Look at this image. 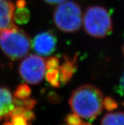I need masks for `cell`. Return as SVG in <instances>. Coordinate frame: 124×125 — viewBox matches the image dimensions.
Here are the masks:
<instances>
[{
	"label": "cell",
	"mask_w": 124,
	"mask_h": 125,
	"mask_svg": "<svg viewBox=\"0 0 124 125\" xmlns=\"http://www.w3.org/2000/svg\"><path fill=\"white\" fill-rule=\"evenodd\" d=\"M103 98L99 89L91 84H84L73 92L69 104L73 113L92 123L102 112Z\"/></svg>",
	"instance_id": "cell-1"
},
{
	"label": "cell",
	"mask_w": 124,
	"mask_h": 125,
	"mask_svg": "<svg viewBox=\"0 0 124 125\" xmlns=\"http://www.w3.org/2000/svg\"><path fill=\"white\" fill-rule=\"evenodd\" d=\"M30 44L28 35L16 25L0 29V47L11 60L25 57L30 50Z\"/></svg>",
	"instance_id": "cell-2"
},
{
	"label": "cell",
	"mask_w": 124,
	"mask_h": 125,
	"mask_svg": "<svg viewBox=\"0 0 124 125\" xmlns=\"http://www.w3.org/2000/svg\"><path fill=\"white\" fill-rule=\"evenodd\" d=\"M83 23L86 32L94 38H105L113 31L111 16L108 11L103 6L88 7L84 15Z\"/></svg>",
	"instance_id": "cell-3"
},
{
	"label": "cell",
	"mask_w": 124,
	"mask_h": 125,
	"mask_svg": "<svg viewBox=\"0 0 124 125\" xmlns=\"http://www.w3.org/2000/svg\"><path fill=\"white\" fill-rule=\"evenodd\" d=\"M53 19L56 26L61 31L76 32L82 26V10L76 2L71 0L63 1L55 9Z\"/></svg>",
	"instance_id": "cell-4"
},
{
	"label": "cell",
	"mask_w": 124,
	"mask_h": 125,
	"mask_svg": "<svg viewBox=\"0 0 124 125\" xmlns=\"http://www.w3.org/2000/svg\"><path fill=\"white\" fill-rule=\"evenodd\" d=\"M46 70V61L36 55H30L24 58L19 66L22 78L31 84H39L42 81Z\"/></svg>",
	"instance_id": "cell-5"
},
{
	"label": "cell",
	"mask_w": 124,
	"mask_h": 125,
	"mask_svg": "<svg viewBox=\"0 0 124 125\" xmlns=\"http://www.w3.org/2000/svg\"><path fill=\"white\" fill-rule=\"evenodd\" d=\"M57 44V39L51 32H42L36 35L32 41L34 50L41 56H48L54 52Z\"/></svg>",
	"instance_id": "cell-6"
},
{
	"label": "cell",
	"mask_w": 124,
	"mask_h": 125,
	"mask_svg": "<svg viewBox=\"0 0 124 125\" xmlns=\"http://www.w3.org/2000/svg\"><path fill=\"white\" fill-rule=\"evenodd\" d=\"M15 5L11 0H0V29L9 28L15 24Z\"/></svg>",
	"instance_id": "cell-7"
},
{
	"label": "cell",
	"mask_w": 124,
	"mask_h": 125,
	"mask_svg": "<svg viewBox=\"0 0 124 125\" xmlns=\"http://www.w3.org/2000/svg\"><path fill=\"white\" fill-rule=\"evenodd\" d=\"M14 107V98L10 91L6 88L0 87V120L5 119Z\"/></svg>",
	"instance_id": "cell-8"
},
{
	"label": "cell",
	"mask_w": 124,
	"mask_h": 125,
	"mask_svg": "<svg viewBox=\"0 0 124 125\" xmlns=\"http://www.w3.org/2000/svg\"><path fill=\"white\" fill-rule=\"evenodd\" d=\"M65 62L59 66L60 81L62 84H65L70 81L77 68L76 57L70 59L65 57Z\"/></svg>",
	"instance_id": "cell-9"
},
{
	"label": "cell",
	"mask_w": 124,
	"mask_h": 125,
	"mask_svg": "<svg viewBox=\"0 0 124 125\" xmlns=\"http://www.w3.org/2000/svg\"><path fill=\"white\" fill-rule=\"evenodd\" d=\"M101 125H124V112L105 114L103 117Z\"/></svg>",
	"instance_id": "cell-10"
},
{
	"label": "cell",
	"mask_w": 124,
	"mask_h": 125,
	"mask_svg": "<svg viewBox=\"0 0 124 125\" xmlns=\"http://www.w3.org/2000/svg\"><path fill=\"white\" fill-rule=\"evenodd\" d=\"M30 18V11L26 7L17 8L14 11V21L19 24H25L29 22Z\"/></svg>",
	"instance_id": "cell-11"
},
{
	"label": "cell",
	"mask_w": 124,
	"mask_h": 125,
	"mask_svg": "<svg viewBox=\"0 0 124 125\" xmlns=\"http://www.w3.org/2000/svg\"><path fill=\"white\" fill-rule=\"evenodd\" d=\"M48 82L53 87L60 86V71L58 69H48L46 70L45 75Z\"/></svg>",
	"instance_id": "cell-12"
},
{
	"label": "cell",
	"mask_w": 124,
	"mask_h": 125,
	"mask_svg": "<svg viewBox=\"0 0 124 125\" xmlns=\"http://www.w3.org/2000/svg\"><path fill=\"white\" fill-rule=\"evenodd\" d=\"M31 95V89L26 84H22L18 86L13 93L15 98L24 100L29 98Z\"/></svg>",
	"instance_id": "cell-13"
},
{
	"label": "cell",
	"mask_w": 124,
	"mask_h": 125,
	"mask_svg": "<svg viewBox=\"0 0 124 125\" xmlns=\"http://www.w3.org/2000/svg\"><path fill=\"white\" fill-rule=\"evenodd\" d=\"M66 125H92V123L84 121L75 113L68 114L65 119Z\"/></svg>",
	"instance_id": "cell-14"
},
{
	"label": "cell",
	"mask_w": 124,
	"mask_h": 125,
	"mask_svg": "<svg viewBox=\"0 0 124 125\" xmlns=\"http://www.w3.org/2000/svg\"><path fill=\"white\" fill-rule=\"evenodd\" d=\"M37 102L32 98H26L24 100H20L18 98H14L15 106H20L27 109L32 110L34 109L35 105H36Z\"/></svg>",
	"instance_id": "cell-15"
},
{
	"label": "cell",
	"mask_w": 124,
	"mask_h": 125,
	"mask_svg": "<svg viewBox=\"0 0 124 125\" xmlns=\"http://www.w3.org/2000/svg\"><path fill=\"white\" fill-rule=\"evenodd\" d=\"M7 120L10 121L13 125H29L27 119L22 115H13L10 116Z\"/></svg>",
	"instance_id": "cell-16"
},
{
	"label": "cell",
	"mask_w": 124,
	"mask_h": 125,
	"mask_svg": "<svg viewBox=\"0 0 124 125\" xmlns=\"http://www.w3.org/2000/svg\"><path fill=\"white\" fill-rule=\"evenodd\" d=\"M118 107L115 100L112 97H107L103 98V107L108 111L115 110Z\"/></svg>",
	"instance_id": "cell-17"
},
{
	"label": "cell",
	"mask_w": 124,
	"mask_h": 125,
	"mask_svg": "<svg viewBox=\"0 0 124 125\" xmlns=\"http://www.w3.org/2000/svg\"><path fill=\"white\" fill-rule=\"evenodd\" d=\"M60 66L59 59L57 57H49L46 62V68L48 69H58Z\"/></svg>",
	"instance_id": "cell-18"
},
{
	"label": "cell",
	"mask_w": 124,
	"mask_h": 125,
	"mask_svg": "<svg viewBox=\"0 0 124 125\" xmlns=\"http://www.w3.org/2000/svg\"><path fill=\"white\" fill-rule=\"evenodd\" d=\"M118 88H119L120 93L124 95V71L122 73L121 77H120V79Z\"/></svg>",
	"instance_id": "cell-19"
},
{
	"label": "cell",
	"mask_w": 124,
	"mask_h": 125,
	"mask_svg": "<svg viewBox=\"0 0 124 125\" xmlns=\"http://www.w3.org/2000/svg\"><path fill=\"white\" fill-rule=\"evenodd\" d=\"M27 5V2L25 0H17L16 2V6L17 8L25 7Z\"/></svg>",
	"instance_id": "cell-20"
},
{
	"label": "cell",
	"mask_w": 124,
	"mask_h": 125,
	"mask_svg": "<svg viewBox=\"0 0 124 125\" xmlns=\"http://www.w3.org/2000/svg\"><path fill=\"white\" fill-rule=\"evenodd\" d=\"M44 1H45L46 3L49 5H57V4L61 3L65 0H44Z\"/></svg>",
	"instance_id": "cell-21"
},
{
	"label": "cell",
	"mask_w": 124,
	"mask_h": 125,
	"mask_svg": "<svg viewBox=\"0 0 124 125\" xmlns=\"http://www.w3.org/2000/svg\"><path fill=\"white\" fill-rule=\"evenodd\" d=\"M3 125H13V124L10 120H7L5 121V123L3 124Z\"/></svg>",
	"instance_id": "cell-22"
},
{
	"label": "cell",
	"mask_w": 124,
	"mask_h": 125,
	"mask_svg": "<svg viewBox=\"0 0 124 125\" xmlns=\"http://www.w3.org/2000/svg\"><path fill=\"white\" fill-rule=\"evenodd\" d=\"M122 51H123V54H124V46H123Z\"/></svg>",
	"instance_id": "cell-23"
}]
</instances>
